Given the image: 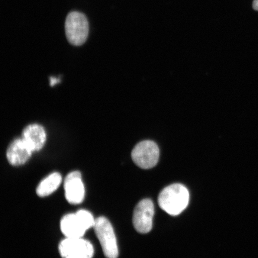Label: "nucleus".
Segmentation results:
<instances>
[{
    "label": "nucleus",
    "mask_w": 258,
    "mask_h": 258,
    "mask_svg": "<svg viewBox=\"0 0 258 258\" xmlns=\"http://www.w3.org/2000/svg\"><path fill=\"white\" fill-rule=\"evenodd\" d=\"M189 194L188 189L180 183H174L161 191L158 202L161 209L167 214L176 216L188 206Z\"/></svg>",
    "instance_id": "1"
},
{
    "label": "nucleus",
    "mask_w": 258,
    "mask_h": 258,
    "mask_svg": "<svg viewBox=\"0 0 258 258\" xmlns=\"http://www.w3.org/2000/svg\"><path fill=\"white\" fill-rule=\"evenodd\" d=\"M93 228L105 256L107 258H117L119 252L117 238L110 222L105 217H99L96 219Z\"/></svg>",
    "instance_id": "2"
},
{
    "label": "nucleus",
    "mask_w": 258,
    "mask_h": 258,
    "mask_svg": "<svg viewBox=\"0 0 258 258\" xmlns=\"http://www.w3.org/2000/svg\"><path fill=\"white\" fill-rule=\"evenodd\" d=\"M66 33L68 40L74 46L85 43L89 34V23L86 16L78 12H71L66 21Z\"/></svg>",
    "instance_id": "3"
},
{
    "label": "nucleus",
    "mask_w": 258,
    "mask_h": 258,
    "mask_svg": "<svg viewBox=\"0 0 258 258\" xmlns=\"http://www.w3.org/2000/svg\"><path fill=\"white\" fill-rule=\"evenodd\" d=\"M134 163L142 169H149L156 166L159 161L160 150L155 142L146 140L141 142L132 151Z\"/></svg>",
    "instance_id": "4"
},
{
    "label": "nucleus",
    "mask_w": 258,
    "mask_h": 258,
    "mask_svg": "<svg viewBox=\"0 0 258 258\" xmlns=\"http://www.w3.org/2000/svg\"><path fill=\"white\" fill-rule=\"evenodd\" d=\"M62 258H92L94 248L88 240L81 238H67L59 244Z\"/></svg>",
    "instance_id": "5"
},
{
    "label": "nucleus",
    "mask_w": 258,
    "mask_h": 258,
    "mask_svg": "<svg viewBox=\"0 0 258 258\" xmlns=\"http://www.w3.org/2000/svg\"><path fill=\"white\" fill-rule=\"evenodd\" d=\"M154 215V206L151 200L144 199L138 203L134 212L133 224L139 233L147 234L152 230Z\"/></svg>",
    "instance_id": "6"
},
{
    "label": "nucleus",
    "mask_w": 258,
    "mask_h": 258,
    "mask_svg": "<svg viewBox=\"0 0 258 258\" xmlns=\"http://www.w3.org/2000/svg\"><path fill=\"white\" fill-rule=\"evenodd\" d=\"M63 186L67 201L70 204L79 205L83 202L85 197V188L79 171H74L67 176Z\"/></svg>",
    "instance_id": "7"
},
{
    "label": "nucleus",
    "mask_w": 258,
    "mask_h": 258,
    "mask_svg": "<svg viewBox=\"0 0 258 258\" xmlns=\"http://www.w3.org/2000/svg\"><path fill=\"white\" fill-rule=\"evenodd\" d=\"M60 230L67 238H81L88 228L76 212L64 216L61 219Z\"/></svg>",
    "instance_id": "8"
},
{
    "label": "nucleus",
    "mask_w": 258,
    "mask_h": 258,
    "mask_svg": "<svg viewBox=\"0 0 258 258\" xmlns=\"http://www.w3.org/2000/svg\"><path fill=\"white\" fill-rule=\"evenodd\" d=\"M32 153V151L22 139H16L9 145L6 156L10 164L18 166L27 162Z\"/></svg>",
    "instance_id": "9"
},
{
    "label": "nucleus",
    "mask_w": 258,
    "mask_h": 258,
    "mask_svg": "<svg viewBox=\"0 0 258 258\" xmlns=\"http://www.w3.org/2000/svg\"><path fill=\"white\" fill-rule=\"evenodd\" d=\"M22 139L32 152H34L43 147L46 141V134L41 125L31 124L24 128Z\"/></svg>",
    "instance_id": "10"
},
{
    "label": "nucleus",
    "mask_w": 258,
    "mask_h": 258,
    "mask_svg": "<svg viewBox=\"0 0 258 258\" xmlns=\"http://www.w3.org/2000/svg\"><path fill=\"white\" fill-rule=\"evenodd\" d=\"M61 182L62 176L60 173L54 172L50 174L41 180L38 185L36 189L37 195L41 198L50 195L59 188Z\"/></svg>",
    "instance_id": "11"
},
{
    "label": "nucleus",
    "mask_w": 258,
    "mask_h": 258,
    "mask_svg": "<svg viewBox=\"0 0 258 258\" xmlns=\"http://www.w3.org/2000/svg\"><path fill=\"white\" fill-rule=\"evenodd\" d=\"M60 82V80L59 79L55 78V77H50V86H53L56 85L57 83Z\"/></svg>",
    "instance_id": "12"
},
{
    "label": "nucleus",
    "mask_w": 258,
    "mask_h": 258,
    "mask_svg": "<svg viewBox=\"0 0 258 258\" xmlns=\"http://www.w3.org/2000/svg\"><path fill=\"white\" fill-rule=\"evenodd\" d=\"M253 8L255 11H258V0H254L253 3Z\"/></svg>",
    "instance_id": "13"
}]
</instances>
